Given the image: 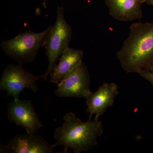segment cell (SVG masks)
Segmentation results:
<instances>
[{"mask_svg": "<svg viewBox=\"0 0 153 153\" xmlns=\"http://www.w3.org/2000/svg\"><path fill=\"white\" fill-rule=\"evenodd\" d=\"M41 76H35L27 71L22 65L9 64L6 66L0 79V89L6 91V97L19 98L26 88H30L34 93L38 91L36 82Z\"/></svg>", "mask_w": 153, "mask_h": 153, "instance_id": "obj_5", "label": "cell"}, {"mask_svg": "<svg viewBox=\"0 0 153 153\" xmlns=\"http://www.w3.org/2000/svg\"><path fill=\"white\" fill-rule=\"evenodd\" d=\"M118 85L114 82H105L96 91L91 93L86 99V111L89 113L91 120L94 115V119L98 120L104 114L107 109L112 106L119 94Z\"/></svg>", "mask_w": 153, "mask_h": 153, "instance_id": "obj_9", "label": "cell"}, {"mask_svg": "<svg viewBox=\"0 0 153 153\" xmlns=\"http://www.w3.org/2000/svg\"><path fill=\"white\" fill-rule=\"evenodd\" d=\"M55 24L51 28L44 47L49 65L42 78L46 81L63 52L69 48L72 37V29L64 17L63 7H58Z\"/></svg>", "mask_w": 153, "mask_h": 153, "instance_id": "obj_4", "label": "cell"}, {"mask_svg": "<svg viewBox=\"0 0 153 153\" xmlns=\"http://www.w3.org/2000/svg\"><path fill=\"white\" fill-rule=\"evenodd\" d=\"M148 70H149L150 71H151V72H153V62L151 64V66H150V67H149V68H148Z\"/></svg>", "mask_w": 153, "mask_h": 153, "instance_id": "obj_14", "label": "cell"}, {"mask_svg": "<svg viewBox=\"0 0 153 153\" xmlns=\"http://www.w3.org/2000/svg\"><path fill=\"white\" fill-rule=\"evenodd\" d=\"M82 50L68 48L59 58V61L49 74V82L57 85L82 63Z\"/></svg>", "mask_w": 153, "mask_h": 153, "instance_id": "obj_11", "label": "cell"}, {"mask_svg": "<svg viewBox=\"0 0 153 153\" xmlns=\"http://www.w3.org/2000/svg\"><path fill=\"white\" fill-rule=\"evenodd\" d=\"M55 147L36 134H18L7 144L0 145L1 153H52Z\"/></svg>", "mask_w": 153, "mask_h": 153, "instance_id": "obj_8", "label": "cell"}, {"mask_svg": "<svg viewBox=\"0 0 153 153\" xmlns=\"http://www.w3.org/2000/svg\"><path fill=\"white\" fill-rule=\"evenodd\" d=\"M145 1L148 5L152 6L153 7V0H145Z\"/></svg>", "mask_w": 153, "mask_h": 153, "instance_id": "obj_13", "label": "cell"}, {"mask_svg": "<svg viewBox=\"0 0 153 153\" xmlns=\"http://www.w3.org/2000/svg\"><path fill=\"white\" fill-rule=\"evenodd\" d=\"M62 125L55 129L54 146H62L63 152L70 149L75 153L87 152L98 144L97 139L103 133V124L99 120L82 121L74 113L68 112L63 118Z\"/></svg>", "mask_w": 153, "mask_h": 153, "instance_id": "obj_2", "label": "cell"}, {"mask_svg": "<svg viewBox=\"0 0 153 153\" xmlns=\"http://www.w3.org/2000/svg\"><path fill=\"white\" fill-rule=\"evenodd\" d=\"M117 56L126 73L148 69L153 62V22L132 24L128 37Z\"/></svg>", "mask_w": 153, "mask_h": 153, "instance_id": "obj_1", "label": "cell"}, {"mask_svg": "<svg viewBox=\"0 0 153 153\" xmlns=\"http://www.w3.org/2000/svg\"><path fill=\"white\" fill-rule=\"evenodd\" d=\"M91 77L87 66L82 62L57 84L55 95L59 97L86 99L92 93Z\"/></svg>", "mask_w": 153, "mask_h": 153, "instance_id": "obj_6", "label": "cell"}, {"mask_svg": "<svg viewBox=\"0 0 153 153\" xmlns=\"http://www.w3.org/2000/svg\"><path fill=\"white\" fill-rule=\"evenodd\" d=\"M111 16L120 22L140 20L141 5L145 0H105Z\"/></svg>", "mask_w": 153, "mask_h": 153, "instance_id": "obj_10", "label": "cell"}, {"mask_svg": "<svg viewBox=\"0 0 153 153\" xmlns=\"http://www.w3.org/2000/svg\"><path fill=\"white\" fill-rule=\"evenodd\" d=\"M52 26L44 31L36 33L29 30L20 33L14 38L1 42V49L7 56L23 65L32 63L37 57L39 50L44 47Z\"/></svg>", "mask_w": 153, "mask_h": 153, "instance_id": "obj_3", "label": "cell"}, {"mask_svg": "<svg viewBox=\"0 0 153 153\" xmlns=\"http://www.w3.org/2000/svg\"><path fill=\"white\" fill-rule=\"evenodd\" d=\"M137 73L149 82L153 87V72L148 69H142L139 71Z\"/></svg>", "mask_w": 153, "mask_h": 153, "instance_id": "obj_12", "label": "cell"}, {"mask_svg": "<svg viewBox=\"0 0 153 153\" xmlns=\"http://www.w3.org/2000/svg\"><path fill=\"white\" fill-rule=\"evenodd\" d=\"M9 121L22 126L29 134H36L43 126L38 114L30 100L14 98L8 105Z\"/></svg>", "mask_w": 153, "mask_h": 153, "instance_id": "obj_7", "label": "cell"}]
</instances>
